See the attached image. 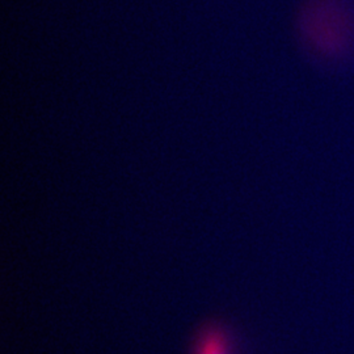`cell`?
Returning a JSON list of instances; mask_svg holds the SVG:
<instances>
[{"label": "cell", "instance_id": "obj_1", "mask_svg": "<svg viewBox=\"0 0 354 354\" xmlns=\"http://www.w3.org/2000/svg\"><path fill=\"white\" fill-rule=\"evenodd\" d=\"M197 354H227L226 345L219 335H209L200 345Z\"/></svg>", "mask_w": 354, "mask_h": 354}]
</instances>
